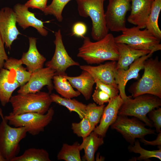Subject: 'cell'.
<instances>
[{
    "label": "cell",
    "instance_id": "1",
    "mask_svg": "<svg viewBox=\"0 0 161 161\" xmlns=\"http://www.w3.org/2000/svg\"><path fill=\"white\" fill-rule=\"evenodd\" d=\"M83 38V44L78 49V57L90 64L117 61L119 53L117 44L112 34L108 33L95 42L91 41L88 37Z\"/></svg>",
    "mask_w": 161,
    "mask_h": 161
},
{
    "label": "cell",
    "instance_id": "2",
    "mask_svg": "<svg viewBox=\"0 0 161 161\" xmlns=\"http://www.w3.org/2000/svg\"><path fill=\"white\" fill-rule=\"evenodd\" d=\"M143 69L142 77L131 85L129 92L133 97L150 94L161 98V61L158 57H150L146 60Z\"/></svg>",
    "mask_w": 161,
    "mask_h": 161
},
{
    "label": "cell",
    "instance_id": "3",
    "mask_svg": "<svg viewBox=\"0 0 161 161\" xmlns=\"http://www.w3.org/2000/svg\"><path fill=\"white\" fill-rule=\"evenodd\" d=\"M127 99L121 105L118 115L135 117L149 127H153L152 122L147 115L152 109L161 106V98L150 94H144L132 99Z\"/></svg>",
    "mask_w": 161,
    "mask_h": 161
},
{
    "label": "cell",
    "instance_id": "4",
    "mask_svg": "<svg viewBox=\"0 0 161 161\" xmlns=\"http://www.w3.org/2000/svg\"><path fill=\"white\" fill-rule=\"evenodd\" d=\"M50 94L40 92L34 93H18L12 96L9 101L12 113L19 114L27 113L46 114L52 102Z\"/></svg>",
    "mask_w": 161,
    "mask_h": 161
},
{
    "label": "cell",
    "instance_id": "5",
    "mask_svg": "<svg viewBox=\"0 0 161 161\" xmlns=\"http://www.w3.org/2000/svg\"><path fill=\"white\" fill-rule=\"evenodd\" d=\"M105 0H76L78 13L81 17H89L92 21L91 35L95 41L100 40L108 33L104 9Z\"/></svg>",
    "mask_w": 161,
    "mask_h": 161
},
{
    "label": "cell",
    "instance_id": "6",
    "mask_svg": "<svg viewBox=\"0 0 161 161\" xmlns=\"http://www.w3.org/2000/svg\"><path fill=\"white\" fill-rule=\"evenodd\" d=\"M0 152L6 161H11L20 151L19 143L27 133L24 127H12L9 124L0 108Z\"/></svg>",
    "mask_w": 161,
    "mask_h": 161
},
{
    "label": "cell",
    "instance_id": "7",
    "mask_svg": "<svg viewBox=\"0 0 161 161\" xmlns=\"http://www.w3.org/2000/svg\"><path fill=\"white\" fill-rule=\"evenodd\" d=\"M137 26L126 28L122 34L116 37V44H124L133 49L149 51L154 53L161 50L160 39L145 29L143 30Z\"/></svg>",
    "mask_w": 161,
    "mask_h": 161
},
{
    "label": "cell",
    "instance_id": "8",
    "mask_svg": "<svg viewBox=\"0 0 161 161\" xmlns=\"http://www.w3.org/2000/svg\"><path fill=\"white\" fill-rule=\"evenodd\" d=\"M54 110L50 107L47 112L42 114L37 113H27L14 114L12 112L4 116L9 125L14 127H25L27 132L35 136L44 131L52 120Z\"/></svg>",
    "mask_w": 161,
    "mask_h": 161
},
{
    "label": "cell",
    "instance_id": "9",
    "mask_svg": "<svg viewBox=\"0 0 161 161\" xmlns=\"http://www.w3.org/2000/svg\"><path fill=\"white\" fill-rule=\"evenodd\" d=\"M145 124L134 117L118 115L115 121L111 126L112 129L120 133L130 145L134 144L136 138H142L148 134H155V131L145 127Z\"/></svg>",
    "mask_w": 161,
    "mask_h": 161
},
{
    "label": "cell",
    "instance_id": "10",
    "mask_svg": "<svg viewBox=\"0 0 161 161\" xmlns=\"http://www.w3.org/2000/svg\"><path fill=\"white\" fill-rule=\"evenodd\" d=\"M131 0H109L105 12L107 27L111 31L122 32L126 27V16Z\"/></svg>",
    "mask_w": 161,
    "mask_h": 161
},
{
    "label": "cell",
    "instance_id": "11",
    "mask_svg": "<svg viewBox=\"0 0 161 161\" xmlns=\"http://www.w3.org/2000/svg\"><path fill=\"white\" fill-rule=\"evenodd\" d=\"M55 52L51 59L46 63L45 66L53 69L56 75H66L65 71L68 68L74 66H80V64L68 53L63 43L61 30L59 29L55 32Z\"/></svg>",
    "mask_w": 161,
    "mask_h": 161
},
{
    "label": "cell",
    "instance_id": "12",
    "mask_svg": "<svg viewBox=\"0 0 161 161\" xmlns=\"http://www.w3.org/2000/svg\"><path fill=\"white\" fill-rule=\"evenodd\" d=\"M55 72L49 67H46L39 69L31 73L30 78L17 91L18 93H34L40 91L47 86L50 94L53 89L52 83Z\"/></svg>",
    "mask_w": 161,
    "mask_h": 161
},
{
    "label": "cell",
    "instance_id": "13",
    "mask_svg": "<svg viewBox=\"0 0 161 161\" xmlns=\"http://www.w3.org/2000/svg\"><path fill=\"white\" fill-rule=\"evenodd\" d=\"M16 13L8 7L0 9V35L5 46L11 49L13 41L21 34L17 28Z\"/></svg>",
    "mask_w": 161,
    "mask_h": 161
},
{
    "label": "cell",
    "instance_id": "14",
    "mask_svg": "<svg viewBox=\"0 0 161 161\" xmlns=\"http://www.w3.org/2000/svg\"><path fill=\"white\" fill-rule=\"evenodd\" d=\"M153 53L151 52L147 55L143 56L135 60L125 70L117 69L115 80L119 91V95L123 101L132 96H127L125 92V86L129 80L134 79H138L140 77L139 72L143 69L145 61L151 57Z\"/></svg>",
    "mask_w": 161,
    "mask_h": 161
},
{
    "label": "cell",
    "instance_id": "15",
    "mask_svg": "<svg viewBox=\"0 0 161 161\" xmlns=\"http://www.w3.org/2000/svg\"><path fill=\"white\" fill-rule=\"evenodd\" d=\"M123 101L118 95L111 98L107 105L105 107L99 124L95 127L93 131L99 136L103 138L105 137L109 127L115 121Z\"/></svg>",
    "mask_w": 161,
    "mask_h": 161
},
{
    "label": "cell",
    "instance_id": "16",
    "mask_svg": "<svg viewBox=\"0 0 161 161\" xmlns=\"http://www.w3.org/2000/svg\"><path fill=\"white\" fill-rule=\"evenodd\" d=\"M116 65V61H111L97 66L83 65L80 66V67L82 70L88 72L94 79H97L103 83L118 88L115 80Z\"/></svg>",
    "mask_w": 161,
    "mask_h": 161
},
{
    "label": "cell",
    "instance_id": "17",
    "mask_svg": "<svg viewBox=\"0 0 161 161\" xmlns=\"http://www.w3.org/2000/svg\"><path fill=\"white\" fill-rule=\"evenodd\" d=\"M28 8L24 4L20 3L14 6L13 10L16 15L17 23L23 30L32 27L42 36H47L48 31L44 27V22L36 18L35 13L29 11Z\"/></svg>",
    "mask_w": 161,
    "mask_h": 161
},
{
    "label": "cell",
    "instance_id": "18",
    "mask_svg": "<svg viewBox=\"0 0 161 161\" xmlns=\"http://www.w3.org/2000/svg\"><path fill=\"white\" fill-rule=\"evenodd\" d=\"M154 1L131 0V12L128 21L140 29L145 28Z\"/></svg>",
    "mask_w": 161,
    "mask_h": 161
},
{
    "label": "cell",
    "instance_id": "19",
    "mask_svg": "<svg viewBox=\"0 0 161 161\" xmlns=\"http://www.w3.org/2000/svg\"><path fill=\"white\" fill-rule=\"evenodd\" d=\"M16 75L13 69L0 70V101L3 106L9 102L13 92L20 86Z\"/></svg>",
    "mask_w": 161,
    "mask_h": 161
},
{
    "label": "cell",
    "instance_id": "20",
    "mask_svg": "<svg viewBox=\"0 0 161 161\" xmlns=\"http://www.w3.org/2000/svg\"><path fill=\"white\" fill-rule=\"evenodd\" d=\"M29 49L27 52L23 53L21 59L22 64L26 66L27 71L32 73L43 67L46 58L37 48V38L29 37Z\"/></svg>",
    "mask_w": 161,
    "mask_h": 161
},
{
    "label": "cell",
    "instance_id": "21",
    "mask_svg": "<svg viewBox=\"0 0 161 161\" xmlns=\"http://www.w3.org/2000/svg\"><path fill=\"white\" fill-rule=\"evenodd\" d=\"M117 44L119 53L117 69H127L135 60L151 52L149 51L135 49L124 44Z\"/></svg>",
    "mask_w": 161,
    "mask_h": 161
},
{
    "label": "cell",
    "instance_id": "22",
    "mask_svg": "<svg viewBox=\"0 0 161 161\" xmlns=\"http://www.w3.org/2000/svg\"><path fill=\"white\" fill-rule=\"evenodd\" d=\"M82 70L81 74L78 76H69L67 75L63 76L73 87L83 95L86 100H88L91 97L95 81L93 77L88 72Z\"/></svg>",
    "mask_w": 161,
    "mask_h": 161
},
{
    "label": "cell",
    "instance_id": "23",
    "mask_svg": "<svg viewBox=\"0 0 161 161\" xmlns=\"http://www.w3.org/2000/svg\"><path fill=\"white\" fill-rule=\"evenodd\" d=\"M103 137L99 136L93 131L86 137L83 139L80 144L81 150L84 154L83 160L86 161H95V154L98 148L104 143Z\"/></svg>",
    "mask_w": 161,
    "mask_h": 161
},
{
    "label": "cell",
    "instance_id": "24",
    "mask_svg": "<svg viewBox=\"0 0 161 161\" xmlns=\"http://www.w3.org/2000/svg\"><path fill=\"white\" fill-rule=\"evenodd\" d=\"M50 96L52 102L66 107L70 112L77 113L81 119L85 117L86 104L75 99L65 98L54 93L51 94Z\"/></svg>",
    "mask_w": 161,
    "mask_h": 161
},
{
    "label": "cell",
    "instance_id": "25",
    "mask_svg": "<svg viewBox=\"0 0 161 161\" xmlns=\"http://www.w3.org/2000/svg\"><path fill=\"white\" fill-rule=\"evenodd\" d=\"M20 59H18L13 58H8L4 63V68L9 70H14L16 73V78L20 86L24 85L29 80L31 73L22 66Z\"/></svg>",
    "mask_w": 161,
    "mask_h": 161
},
{
    "label": "cell",
    "instance_id": "26",
    "mask_svg": "<svg viewBox=\"0 0 161 161\" xmlns=\"http://www.w3.org/2000/svg\"><path fill=\"white\" fill-rule=\"evenodd\" d=\"M54 88L61 96L66 98H72L79 96L80 93L75 90L68 80L63 75H55L53 77Z\"/></svg>",
    "mask_w": 161,
    "mask_h": 161
},
{
    "label": "cell",
    "instance_id": "27",
    "mask_svg": "<svg viewBox=\"0 0 161 161\" xmlns=\"http://www.w3.org/2000/svg\"><path fill=\"white\" fill-rule=\"evenodd\" d=\"M161 10V0H154L145 27L154 36L160 40L161 31L158 25V20Z\"/></svg>",
    "mask_w": 161,
    "mask_h": 161
},
{
    "label": "cell",
    "instance_id": "28",
    "mask_svg": "<svg viewBox=\"0 0 161 161\" xmlns=\"http://www.w3.org/2000/svg\"><path fill=\"white\" fill-rule=\"evenodd\" d=\"M80 144L76 142L72 145L63 143L57 155L58 160L66 161H81Z\"/></svg>",
    "mask_w": 161,
    "mask_h": 161
},
{
    "label": "cell",
    "instance_id": "29",
    "mask_svg": "<svg viewBox=\"0 0 161 161\" xmlns=\"http://www.w3.org/2000/svg\"><path fill=\"white\" fill-rule=\"evenodd\" d=\"M48 152L43 148H30L21 155L17 156L11 161H50Z\"/></svg>",
    "mask_w": 161,
    "mask_h": 161
},
{
    "label": "cell",
    "instance_id": "30",
    "mask_svg": "<svg viewBox=\"0 0 161 161\" xmlns=\"http://www.w3.org/2000/svg\"><path fill=\"white\" fill-rule=\"evenodd\" d=\"M128 149L130 152L140 154V156L137 158V160L150 161V159L152 157L156 158L161 160V146L157 150H148L140 146V141L137 139L134 144L128 146Z\"/></svg>",
    "mask_w": 161,
    "mask_h": 161
},
{
    "label": "cell",
    "instance_id": "31",
    "mask_svg": "<svg viewBox=\"0 0 161 161\" xmlns=\"http://www.w3.org/2000/svg\"><path fill=\"white\" fill-rule=\"evenodd\" d=\"M81 119L78 123H72L71 129L74 134L83 139L89 135L96 126L85 117Z\"/></svg>",
    "mask_w": 161,
    "mask_h": 161
},
{
    "label": "cell",
    "instance_id": "32",
    "mask_svg": "<svg viewBox=\"0 0 161 161\" xmlns=\"http://www.w3.org/2000/svg\"><path fill=\"white\" fill-rule=\"evenodd\" d=\"M71 0H52L51 3L47 6L43 11L46 15H52L58 21L61 22L63 19L62 13L67 4Z\"/></svg>",
    "mask_w": 161,
    "mask_h": 161
},
{
    "label": "cell",
    "instance_id": "33",
    "mask_svg": "<svg viewBox=\"0 0 161 161\" xmlns=\"http://www.w3.org/2000/svg\"><path fill=\"white\" fill-rule=\"evenodd\" d=\"M105 106L97 105L95 103L86 105L85 117L96 126L99 123Z\"/></svg>",
    "mask_w": 161,
    "mask_h": 161
},
{
    "label": "cell",
    "instance_id": "34",
    "mask_svg": "<svg viewBox=\"0 0 161 161\" xmlns=\"http://www.w3.org/2000/svg\"><path fill=\"white\" fill-rule=\"evenodd\" d=\"M96 87L105 92L110 96L111 99L118 95L119 91L118 88L108 84L103 83L97 79H94Z\"/></svg>",
    "mask_w": 161,
    "mask_h": 161
},
{
    "label": "cell",
    "instance_id": "35",
    "mask_svg": "<svg viewBox=\"0 0 161 161\" xmlns=\"http://www.w3.org/2000/svg\"><path fill=\"white\" fill-rule=\"evenodd\" d=\"M149 119L152 122L153 126L158 133L161 131V108L154 109L148 114Z\"/></svg>",
    "mask_w": 161,
    "mask_h": 161
},
{
    "label": "cell",
    "instance_id": "36",
    "mask_svg": "<svg viewBox=\"0 0 161 161\" xmlns=\"http://www.w3.org/2000/svg\"><path fill=\"white\" fill-rule=\"evenodd\" d=\"M92 96L94 101L99 105H102L104 103H108L111 99L109 95L97 87Z\"/></svg>",
    "mask_w": 161,
    "mask_h": 161
},
{
    "label": "cell",
    "instance_id": "37",
    "mask_svg": "<svg viewBox=\"0 0 161 161\" xmlns=\"http://www.w3.org/2000/svg\"><path fill=\"white\" fill-rule=\"evenodd\" d=\"M48 0H29L24 4L28 8L37 9L42 11L46 8Z\"/></svg>",
    "mask_w": 161,
    "mask_h": 161
},
{
    "label": "cell",
    "instance_id": "38",
    "mask_svg": "<svg viewBox=\"0 0 161 161\" xmlns=\"http://www.w3.org/2000/svg\"><path fill=\"white\" fill-rule=\"evenodd\" d=\"M87 30L86 25L83 22H78L75 23L73 26V34L77 36L84 38Z\"/></svg>",
    "mask_w": 161,
    "mask_h": 161
},
{
    "label": "cell",
    "instance_id": "39",
    "mask_svg": "<svg viewBox=\"0 0 161 161\" xmlns=\"http://www.w3.org/2000/svg\"><path fill=\"white\" fill-rule=\"evenodd\" d=\"M4 44L0 35V70L3 68L4 62L8 58L5 50Z\"/></svg>",
    "mask_w": 161,
    "mask_h": 161
},
{
    "label": "cell",
    "instance_id": "40",
    "mask_svg": "<svg viewBox=\"0 0 161 161\" xmlns=\"http://www.w3.org/2000/svg\"><path fill=\"white\" fill-rule=\"evenodd\" d=\"M140 141L145 145L152 146H161V131L158 133L155 140L149 141L145 140L144 137L140 139Z\"/></svg>",
    "mask_w": 161,
    "mask_h": 161
},
{
    "label": "cell",
    "instance_id": "41",
    "mask_svg": "<svg viewBox=\"0 0 161 161\" xmlns=\"http://www.w3.org/2000/svg\"><path fill=\"white\" fill-rule=\"evenodd\" d=\"M0 161H6V160L3 157L0 152Z\"/></svg>",
    "mask_w": 161,
    "mask_h": 161
}]
</instances>
